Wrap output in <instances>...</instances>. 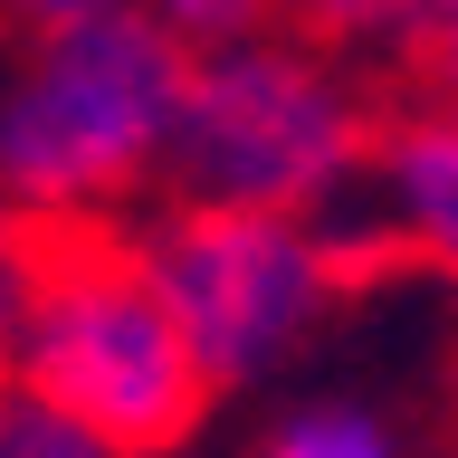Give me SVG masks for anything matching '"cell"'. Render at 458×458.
I'll return each instance as SVG.
<instances>
[{"mask_svg":"<svg viewBox=\"0 0 458 458\" xmlns=\"http://www.w3.org/2000/svg\"><path fill=\"white\" fill-rule=\"evenodd\" d=\"M0 392H10V382H0Z\"/></svg>","mask_w":458,"mask_h":458,"instance_id":"4fadbf2b","label":"cell"},{"mask_svg":"<svg viewBox=\"0 0 458 458\" xmlns=\"http://www.w3.org/2000/svg\"><path fill=\"white\" fill-rule=\"evenodd\" d=\"M20 325H29V229H20V200H0V382H10Z\"/></svg>","mask_w":458,"mask_h":458,"instance_id":"8fae6325","label":"cell"},{"mask_svg":"<svg viewBox=\"0 0 458 458\" xmlns=\"http://www.w3.org/2000/svg\"><path fill=\"white\" fill-rule=\"evenodd\" d=\"M363 86L382 96V106H420V114H449L458 124V20L439 29L411 67H382V77H363Z\"/></svg>","mask_w":458,"mask_h":458,"instance_id":"9c48e42d","label":"cell"},{"mask_svg":"<svg viewBox=\"0 0 458 458\" xmlns=\"http://www.w3.org/2000/svg\"><path fill=\"white\" fill-rule=\"evenodd\" d=\"M20 229H29V325L10 353V382L106 458H172L210 420L220 382L200 372L143 239L106 210H20Z\"/></svg>","mask_w":458,"mask_h":458,"instance_id":"6da1fadb","label":"cell"},{"mask_svg":"<svg viewBox=\"0 0 458 458\" xmlns=\"http://www.w3.org/2000/svg\"><path fill=\"white\" fill-rule=\"evenodd\" d=\"M191 48L153 10H106L20 57L0 96V200L20 210H106L163 163Z\"/></svg>","mask_w":458,"mask_h":458,"instance_id":"3957f363","label":"cell"},{"mask_svg":"<svg viewBox=\"0 0 458 458\" xmlns=\"http://www.w3.org/2000/svg\"><path fill=\"white\" fill-rule=\"evenodd\" d=\"M449 20H458V0H277V29L296 48H315V57L382 48L392 67H411Z\"/></svg>","mask_w":458,"mask_h":458,"instance_id":"8992f818","label":"cell"},{"mask_svg":"<svg viewBox=\"0 0 458 458\" xmlns=\"http://www.w3.org/2000/svg\"><path fill=\"white\" fill-rule=\"evenodd\" d=\"M258 458H401V439L372 411H344V401H325V411H296V420H277V439Z\"/></svg>","mask_w":458,"mask_h":458,"instance_id":"52a82bcc","label":"cell"},{"mask_svg":"<svg viewBox=\"0 0 458 458\" xmlns=\"http://www.w3.org/2000/svg\"><path fill=\"white\" fill-rule=\"evenodd\" d=\"M372 114H382L372 86L335 77L296 38L191 57L163 163H153V200L163 210H267V220L335 210L372 153Z\"/></svg>","mask_w":458,"mask_h":458,"instance_id":"7a4b0ae2","label":"cell"},{"mask_svg":"<svg viewBox=\"0 0 458 458\" xmlns=\"http://www.w3.org/2000/svg\"><path fill=\"white\" fill-rule=\"evenodd\" d=\"M0 458H106V449H96V439H77L57 411H38V401L10 382V392H0Z\"/></svg>","mask_w":458,"mask_h":458,"instance_id":"30bf717a","label":"cell"},{"mask_svg":"<svg viewBox=\"0 0 458 458\" xmlns=\"http://www.w3.org/2000/svg\"><path fill=\"white\" fill-rule=\"evenodd\" d=\"M143 258L210 382L267 372L325 306H344L325 239L306 220H267V210H163L143 229Z\"/></svg>","mask_w":458,"mask_h":458,"instance_id":"277c9868","label":"cell"},{"mask_svg":"<svg viewBox=\"0 0 458 458\" xmlns=\"http://www.w3.org/2000/svg\"><path fill=\"white\" fill-rule=\"evenodd\" d=\"M382 106V96H372ZM344 191H372V220L315 229L335 258L344 296H372L382 277H449L458 286V124L420 106H382L372 114V153Z\"/></svg>","mask_w":458,"mask_h":458,"instance_id":"5b68a950","label":"cell"},{"mask_svg":"<svg viewBox=\"0 0 458 458\" xmlns=\"http://www.w3.org/2000/svg\"><path fill=\"white\" fill-rule=\"evenodd\" d=\"M106 10H134V0H0V29H10L20 48H38V38L86 29V20H106Z\"/></svg>","mask_w":458,"mask_h":458,"instance_id":"7c38bea8","label":"cell"},{"mask_svg":"<svg viewBox=\"0 0 458 458\" xmlns=\"http://www.w3.org/2000/svg\"><path fill=\"white\" fill-rule=\"evenodd\" d=\"M153 20L182 38L191 57H220V48H249V38H277V0H143Z\"/></svg>","mask_w":458,"mask_h":458,"instance_id":"ba28073f","label":"cell"}]
</instances>
